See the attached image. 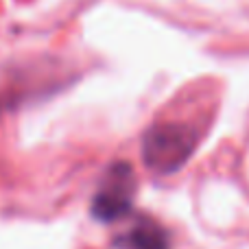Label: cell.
I'll list each match as a JSON object with an SVG mask.
<instances>
[{"instance_id": "cell-1", "label": "cell", "mask_w": 249, "mask_h": 249, "mask_svg": "<svg viewBox=\"0 0 249 249\" xmlns=\"http://www.w3.org/2000/svg\"><path fill=\"white\" fill-rule=\"evenodd\" d=\"M199 144V129L193 124L168 121L146 129L142 140V160L158 175H168L181 168Z\"/></svg>"}, {"instance_id": "cell-2", "label": "cell", "mask_w": 249, "mask_h": 249, "mask_svg": "<svg viewBox=\"0 0 249 249\" xmlns=\"http://www.w3.org/2000/svg\"><path fill=\"white\" fill-rule=\"evenodd\" d=\"M136 175L127 162H114L103 175L92 199V216L103 223H112L127 216L136 199Z\"/></svg>"}, {"instance_id": "cell-3", "label": "cell", "mask_w": 249, "mask_h": 249, "mask_svg": "<svg viewBox=\"0 0 249 249\" xmlns=\"http://www.w3.org/2000/svg\"><path fill=\"white\" fill-rule=\"evenodd\" d=\"M116 249H171L168 230L153 216H136L123 234L114 238Z\"/></svg>"}]
</instances>
